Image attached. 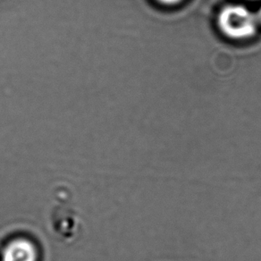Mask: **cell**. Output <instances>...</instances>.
<instances>
[{
	"label": "cell",
	"instance_id": "1",
	"mask_svg": "<svg viewBox=\"0 0 261 261\" xmlns=\"http://www.w3.org/2000/svg\"><path fill=\"white\" fill-rule=\"evenodd\" d=\"M218 25L226 36L242 40L252 36L257 24L255 15L248 8L231 5L222 9L218 15Z\"/></svg>",
	"mask_w": 261,
	"mask_h": 261
},
{
	"label": "cell",
	"instance_id": "2",
	"mask_svg": "<svg viewBox=\"0 0 261 261\" xmlns=\"http://www.w3.org/2000/svg\"><path fill=\"white\" fill-rule=\"evenodd\" d=\"M39 250L35 243L27 238H15L4 247L1 261H38Z\"/></svg>",
	"mask_w": 261,
	"mask_h": 261
},
{
	"label": "cell",
	"instance_id": "3",
	"mask_svg": "<svg viewBox=\"0 0 261 261\" xmlns=\"http://www.w3.org/2000/svg\"><path fill=\"white\" fill-rule=\"evenodd\" d=\"M160 3L165 5H174L180 2L181 0H158Z\"/></svg>",
	"mask_w": 261,
	"mask_h": 261
},
{
	"label": "cell",
	"instance_id": "4",
	"mask_svg": "<svg viewBox=\"0 0 261 261\" xmlns=\"http://www.w3.org/2000/svg\"><path fill=\"white\" fill-rule=\"evenodd\" d=\"M255 15V19H256V22H257V24L258 25H261V8L257 10V13L256 14H254Z\"/></svg>",
	"mask_w": 261,
	"mask_h": 261
}]
</instances>
